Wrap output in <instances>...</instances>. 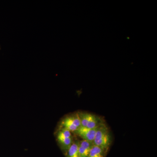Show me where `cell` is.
<instances>
[{
	"instance_id": "5",
	"label": "cell",
	"mask_w": 157,
	"mask_h": 157,
	"mask_svg": "<svg viewBox=\"0 0 157 157\" xmlns=\"http://www.w3.org/2000/svg\"><path fill=\"white\" fill-rule=\"evenodd\" d=\"M110 142H111V137L109 132H108L94 145L101 147L105 152L109 148Z\"/></svg>"
},
{
	"instance_id": "1",
	"label": "cell",
	"mask_w": 157,
	"mask_h": 157,
	"mask_svg": "<svg viewBox=\"0 0 157 157\" xmlns=\"http://www.w3.org/2000/svg\"><path fill=\"white\" fill-rule=\"evenodd\" d=\"M56 138L61 148L67 152L73 142L71 132L67 129L62 128L58 132Z\"/></svg>"
},
{
	"instance_id": "6",
	"label": "cell",
	"mask_w": 157,
	"mask_h": 157,
	"mask_svg": "<svg viewBox=\"0 0 157 157\" xmlns=\"http://www.w3.org/2000/svg\"><path fill=\"white\" fill-rule=\"evenodd\" d=\"M66 154L67 157H79L78 142H73Z\"/></svg>"
},
{
	"instance_id": "4",
	"label": "cell",
	"mask_w": 157,
	"mask_h": 157,
	"mask_svg": "<svg viewBox=\"0 0 157 157\" xmlns=\"http://www.w3.org/2000/svg\"><path fill=\"white\" fill-rule=\"evenodd\" d=\"M93 144L86 140H81L78 142L79 157H88L90 149Z\"/></svg>"
},
{
	"instance_id": "3",
	"label": "cell",
	"mask_w": 157,
	"mask_h": 157,
	"mask_svg": "<svg viewBox=\"0 0 157 157\" xmlns=\"http://www.w3.org/2000/svg\"><path fill=\"white\" fill-rule=\"evenodd\" d=\"M98 128V127L94 129H90L86 127L80 126L74 132L81 137L83 140L93 143Z\"/></svg>"
},
{
	"instance_id": "7",
	"label": "cell",
	"mask_w": 157,
	"mask_h": 157,
	"mask_svg": "<svg viewBox=\"0 0 157 157\" xmlns=\"http://www.w3.org/2000/svg\"><path fill=\"white\" fill-rule=\"evenodd\" d=\"M105 151L101 147L93 145L90 150L88 157H104Z\"/></svg>"
},
{
	"instance_id": "2",
	"label": "cell",
	"mask_w": 157,
	"mask_h": 157,
	"mask_svg": "<svg viewBox=\"0 0 157 157\" xmlns=\"http://www.w3.org/2000/svg\"><path fill=\"white\" fill-rule=\"evenodd\" d=\"M62 128L67 129L70 132H75L81 126L78 113L70 115L64 118L61 123Z\"/></svg>"
},
{
	"instance_id": "8",
	"label": "cell",
	"mask_w": 157,
	"mask_h": 157,
	"mask_svg": "<svg viewBox=\"0 0 157 157\" xmlns=\"http://www.w3.org/2000/svg\"><path fill=\"white\" fill-rule=\"evenodd\" d=\"M78 114L80 119L81 126L86 127L93 114L86 113H78Z\"/></svg>"
}]
</instances>
